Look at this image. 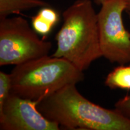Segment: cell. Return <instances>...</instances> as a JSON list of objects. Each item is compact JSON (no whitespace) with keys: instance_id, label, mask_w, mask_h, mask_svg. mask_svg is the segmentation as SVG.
I'll use <instances>...</instances> for the list:
<instances>
[{"instance_id":"cell-14","label":"cell","mask_w":130,"mask_h":130,"mask_svg":"<svg viewBox=\"0 0 130 130\" xmlns=\"http://www.w3.org/2000/svg\"><path fill=\"white\" fill-rule=\"evenodd\" d=\"M126 3H127V6H126V11L130 13V0H126Z\"/></svg>"},{"instance_id":"cell-12","label":"cell","mask_w":130,"mask_h":130,"mask_svg":"<svg viewBox=\"0 0 130 130\" xmlns=\"http://www.w3.org/2000/svg\"><path fill=\"white\" fill-rule=\"evenodd\" d=\"M115 109L130 119V95H126L118 100L115 104Z\"/></svg>"},{"instance_id":"cell-13","label":"cell","mask_w":130,"mask_h":130,"mask_svg":"<svg viewBox=\"0 0 130 130\" xmlns=\"http://www.w3.org/2000/svg\"><path fill=\"white\" fill-rule=\"evenodd\" d=\"M107 1H108V0H95V3L96 4L102 5L103 3H104Z\"/></svg>"},{"instance_id":"cell-4","label":"cell","mask_w":130,"mask_h":130,"mask_svg":"<svg viewBox=\"0 0 130 130\" xmlns=\"http://www.w3.org/2000/svg\"><path fill=\"white\" fill-rule=\"evenodd\" d=\"M51 42L42 39L22 17L0 20V66L18 65L48 56Z\"/></svg>"},{"instance_id":"cell-2","label":"cell","mask_w":130,"mask_h":130,"mask_svg":"<svg viewBox=\"0 0 130 130\" xmlns=\"http://www.w3.org/2000/svg\"><path fill=\"white\" fill-rule=\"evenodd\" d=\"M63 24L56 36L52 56L67 60L82 71L102 57L98 13L91 0H77L63 13Z\"/></svg>"},{"instance_id":"cell-6","label":"cell","mask_w":130,"mask_h":130,"mask_svg":"<svg viewBox=\"0 0 130 130\" xmlns=\"http://www.w3.org/2000/svg\"><path fill=\"white\" fill-rule=\"evenodd\" d=\"M39 101L22 98L11 92L0 107L1 130H59L38 108Z\"/></svg>"},{"instance_id":"cell-1","label":"cell","mask_w":130,"mask_h":130,"mask_svg":"<svg viewBox=\"0 0 130 130\" xmlns=\"http://www.w3.org/2000/svg\"><path fill=\"white\" fill-rule=\"evenodd\" d=\"M37 108L47 119L68 129L130 130V119L84 97L76 84H70L39 102Z\"/></svg>"},{"instance_id":"cell-5","label":"cell","mask_w":130,"mask_h":130,"mask_svg":"<svg viewBox=\"0 0 130 130\" xmlns=\"http://www.w3.org/2000/svg\"><path fill=\"white\" fill-rule=\"evenodd\" d=\"M126 6V0H108L101 5L98 13L102 57L119 65L130 63V32L122 19Z\"/></svg>"},{"instance_id":"cell-15","label":"cell","mask_w":130,"mask_h":130,"mask_svg":"<svg viewBox=\"0 0 130 130\" xmlns=\"http://www.w3.org/2000/svg\"><path fill=\"white\" fill-rule=\"evenodd\" d=\"M128 15H129V18H130V13L129 12H128Z\"/></svg>"},{"instance_id":"cell-8","label":"cell","mask_w":130,"mask_h":130,"mask_svg":"<svg viewBox=\"0 0 130 130\" xmlns=\"http://www.w3.org/2000/svg\"><path fill=\"white\" fill-rule=\"evenodd\" d=\"M105 85L111 89L130 90V64H121L107 75Z\"/></svg>"},{"instance_id":"cell-7","label":"cell","mask_w":130,"mask_h":130,"mask_svg":"<svg viewBox=\"0 0 130 130\" xmlns=\"http://www.w3.org/2000/svg\"><path fill=\"white\" fill-rule=\"evenodd\" d=\"M50 6L43 0H0V19L33 8Z\"/></svg>"},{"instance_id":"cell-9","label":"cell","mask_w":130,"mask_h":130,"mask_svg":"<svg viewBox=\"0 0 130 130\" xmlns=\"http://www.w3.org/2000/svg\"><path fill=\"white\" fill-rule=\"evenodd\" d=\"M12 92V78L10 74L0 72V107Z\"/></svg>"},{"instance_id":"cell-10","label":"cell","mask_w":130,"mask_h":130,"mask_svg":"<svg viewBox=\"0 0 130 130\" xmlns=\"http://www.w3.org/2000/svg\"><path fill=\"white\" fill-rule=\"evenodd\" d=\"M32 28L38 35L46 36L50 32L54 26L43 19L38 14L32 16L31 18Z\"/></svg>"},{"instance_id":"cell-3","label":"cell","mask_w":130,"mask_h":130,"mask_svg":"<svg viewBox=\"0 0 130 130\" xmlns=\"http://www.w3.org/2000/svg\"><path fill=\"white\" fill-rule=\"evenodd\" d=\"M12 92L40 101L64 86L83 81V71L67 60L45 56L15 65L11 72Z\"/></svg>"},{"instance_id":"cell-11","label":"cell","mask_w":130,"mask_h":130,"mask_svg":"<svg viewBox=\"0 0 130 130\" xmlns=\"http://www.w3.org/2000/svg\"><path fill=\"white\" fill-rule=\"evenodd\" d=\"M37 14L53 26L56 25L59 21V14L57 12L50 6L42 7Z\"/></svg>"}]
</instances>
